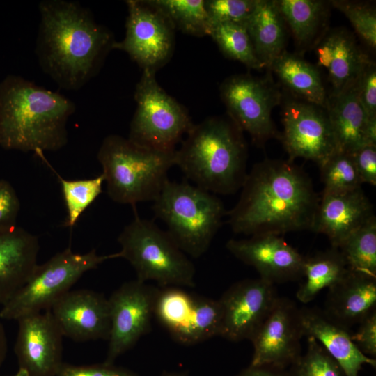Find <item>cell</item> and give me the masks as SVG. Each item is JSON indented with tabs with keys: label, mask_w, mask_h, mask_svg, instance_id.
Returning <instances> with one entry per match:
<instances>
[{
	"label": "cell",
	"mask_w": 376,
	"mask_h": 376,
	"mask_svg": "<svg viewBox=\"0 0 376 376\" xmlns=\"http://www.w3.org/2000/svg\"><path fill=\"white\" fill-rule=\"evenodd\" d=\"M228 212L236 234L281 235L311 230L320 196L306 173L290 159H265L247 173Z\"/></svg>",
	"instance_id": "cell-1"
},
{
	"label": "cell",
	"mask_w": 376,
	"mask_h": 376,
	"mask_svg": "<svg viewBox=\"0 0 376 376\" xmlns=\"http://www.w3.org/2000/svg\"><path fill=\"white\" fill-rule=\"evenodd\" d=\"M38 10L36 54L41 69L61 88L79 90L113 49V34L77 1L43 0Z\"/></svg>",
	"instance_id": "cell-2"
},
{
	"label": "cell",
	"mask_w": 376,
	"mask_h": 376,
	"mask_svg": "<svg viewBox=\"0 0 376 376\" xmlns=\"http://www.w3.org/2000/svg\"><path fill=\"white\" fill-rule=\"evenodd\" d=\"M75 110L65 95L7 75L0 81V146L38 154L58 150L68 143L67 123Z\"/></svg>",
	"instance_id": "cell-3"
},
{
	"label": "cell",
	"mask_w": 376,
	"mask_h": 376,
	"mask_svg": "<svg viewBox=\"0 0 376 376\" xmlns=\"http://www.w3.org/2000/svg\"><path fill=\"white\" fill-rule=\"evenodd\" d=\"M247 146L230 120L210 117L193 125L175 151V166L194 185L214 194L241 189L246 176Z\"/></svg>",
	"instance_id": "cell-4"
},
{
	"label": "cell",
	"mask_w": 376,
	"mask_h": 376,
	"mask_svg": "<svg viewBox=\"0 0 376 376\" xmlns=\"http://www.w3.org/2000/svg\"><path fill=\"white\" fill-rule=\"evenodd\" d=\"M175 150L161 151L116 134L106 136L97 152L107 194L116 203L153 201L175 166Z\"/></svg>",
	"instance_id": "cell-5"
},
{
	"label": "cell",
	"mask_w": 376,
	"mask_h": 376,
	"mask_svg": "<svg viewBox=\"0 0 376 376\" xmlns=\"http://www.w3.org/2000/svg\"><path fill=\"white\" fill-rule=\"evenodd\" d=\"M152 209L178 247L194 258L208 250L226 214L215 194L187 182L169 180Z\"/></svg>",
	"instance_id": "cell-6"
},
{
	"label": "cell",
	"mask_w": 376,
	"mask_h": 376,
	"mask_svg": "<svg viewBox=\"0 0 376 376\" xmlns=\"http://www.w3.org/2000/svg\"><path fill=\"white\" fill-rule=\"evenodd\" d=\"M120 258L127 260L136 279L155 281L162 287L192 288L196 270L193 263L166 230L153 221L138 216L118 237Z\"/></svg>",
	"instance_id": "cell-7"
},
{
	"label": "cell",
	"mask_w": 376,
	"mask_h": 376,
	"mask_svg": "<svg viewBox=\"0 0 376 376\" xmlns=\"http://www.w3.org/2000/svg\"><path fill=\"white\" fill-rule=\"evenodd\" d=\"M120 258L119 252L100 256L95 249L86 253L68 247L42 265H38L25 285L6 304L0 318L15 320L49 310L86 272L104 261Z\"/></svg>",
	"instance_id": "cell-8"
},
{
	"label": "cell",
	"mask_w": 376,
	"mask_h": 376,
	"mask_svg": "<svg viewBox=\"0 0 376 376\" xmlns=\"http://www.w3.org/2000/svg\"><path fill=\"white\" fill-rule=\"evenodd\" d=\"M134 100L128 139L151 149L175 150L194 125L187 109L159 85L155 72L147 70L136 84Z\"/></svg>",
	"instance_id": "cell-9"
},
{
	"label": "cell",
	"mask_w": 376,
	"mask_h": 376,
	"mask_svg": "<svg viewBox=\"0 0 376 376\" xmlns=\"http://www.w3.org/2000/svg\"><path fill=\"white\" fill-rule=\"evenodd\" d=\"M220 94L230 119L253 143L262 146L279 136L272 111L283 97L270 77L235 75L222 82Z\"/></svg>",
	"instance_id": "cell-10"
},
{
	"label": "cell",
	"mask_w": 376,
	"mask_h": 376,
	"mask_svg": "<svg viewBox=\"0 0 376 376\" xmlns=\"http://www.w3.org/2000/svg\"><path fill=\"white\" fill-rule=\"evenodd\" d=\"M283 132L288 159L301 157L318 166L338 150L327 110L296 97L281 100Z\"/></svg>",
	"instance_id": "cell-11"
},
{
	"label": "cell",
	"mask_w": 376,
	"mask_h": 376,
	"mask_svg": "<svg viewBox=\"0 0 376 376\" xmlns=\"http://www.w3.org/2000/svg\"><path fill=\"white\" fill-rule=\"evenodd\" d=\"M163 288L157 293L154 316L175 340L191 345L219 336L218 300L194 295L180 287Z\"/></svg>",
	"instance_id": "cell-12"
},
{
	"label": "cell",
	"mask_w": 376,
	"mask_h": 376,
	"mask_svg": "<svg viewBox=\"0 0 376 376\" xmlns=\"http://www.w3.org/2000/svg\"><path fill=\"white\" fill-rule=\"evenodd\" d=\"M125 35L113 49L126 52L143 70L164 65L174 49V30L168 19L148 1L127 0Z\"/></svg>",
	"instance_id": "cell-13"
},
{
	"label": "cell",
	"mask_w": 376,
	"mask_h": 376,
	"mask_svg": "<svg viewBox=\"0 0 376 376\" xmlns=\"http://www.w3.org/2000/svg\"><path fill=\"white\" fill-rule=\"evenodd\" d=\"M158 290L137 279L124 283L108 299L110 332L106 359L115 360L148 332L154 316Z\"/></svg>",
	"instance_id": "cell-14"
},
{
	"label": "cell",
	"mask_w": 376,
	"mask_h": 376,
	"mask_svg": "<svg viewBox=\"0 0 376 376\" xmlns=\"http://www.w3.org/2000/svg\"><path fill=\"white\" fill-rule=\"evenodd\" d=\"M279 297L275 285L260 277L235 283L218 299L219 336L232 342L251 340Z\"/></svg>",
	"instance_id": "cell-15"
},
{
	"label": "cell",
	"mask_w": 376,
	"mask_h": 376,
	"mask_svg": "<svg viewBox=\"0 0 376 376\" xmlns=\"http://www.w3.org/2000/svg\"><path fill=\"white\" fill-rule=\"evenodd\" d=\"M303 336L299 308L291 299L279 297L251 340L253 354L250 366L286 369L301 354Z\"/></svg>",
	"instance_id": "cell-16"
},
{
	"label": "cell",
	"mask_w": 376,
	"mask_h": 376,
	"mask_svg": "<svg viewBox=\"0 0 376 376\" xmlns=\"http://www.w3.org/2000/svg\"><path fill=\"white\" fill-rule=\"evenodd\" d=\"M14 351L30 376H56L63 363V335L49 310L19 320Z\"/></svg>",
	"instance_id": "cell-17"
},
{
	"label": "cell",
	"mask_w": 376,
	"mask_h": 376,
	"mask_svg": "<svg viewBox=\"0 0 376 376\" xmlns=\"http://www.w3.org/2000/svg\"><path fill=\"white\" fill-rule=\"evenodd\" d=\"M226 249L236 258L253 267L260 278L275 285L302 278L304 256L280 235L263 234L231 239Z\"/></svg>",
	"instance_id": "cell-18"
},
{
	"label": "cell",
	"mask_w": 376,
	"mask_h": 376,
	"mask_svg": "<svg viewBox=\"0 0 376 376\" xmlns=\"http://www.w3.org/2000/svg\"><path fill=\"white\" fill-rule=\"evenodd\" d=\"M49 311L63 336L79 342L109 338V305L102 294L86 289L70 290Z\"/></svg>",
	"instance_id": "cell-19"
},
{
	"label": "cell",
	"mask_w": 376,
	"mask_h": 376,
	"mask_svg": "<svg viewBox=\"0 0 376 376\" xmlns=\"http://www.w3.org/2000/svg\"><path fill=\"white\" fill-rule=\"evenodd\" d=\"M318 65L327 72L335 96L355 84L373 61L355 36L344 28L328 29L314 46Z\"/></svg>",
	"instance_id": "cell-20"
},
{
	"label": "cell",
	"mask_w": 376,
	"mask_h": 376,
	"mask_svg": "<svg viewBox=\"0 0 376 376\" xmlns=\"http://www.w3.org/2000/svg\"><path fill=\"white\" fill-rule=\"evenodd\" d=\"M374 216L373 205L361 187L343 193H322L311 231L325 235L331 246L338 248Z\"/></svg>",
	"instance_id": "cell-21"
},
{
	"label": "cell",
	"mask_w": 376,
	"mask_h": 376,
	"mask_svg": "<svg viewBox=\"0 0 376 376\" xmlns=\"http://www.w3.org/2000/svg\"><path fill=\"white\" fill-rule=\"evenodd\" d=\"M304 336L315 338L334 358L345 376H359L364 365L376 367V360L362 353L348 329L317 308H299Z\"/></svg>",
	"instance_id": "cell-22"
},
{
	"label": "cell",
	"mask_w": 376,
	"mask_h": 376,
	"mask_svg": "<svg viewBox=\"0 0 376 376\" xmlns=\"http://www.w3.org/2000/svg\"><path fill=\"white\" fill-rule=\"evenodd\" d=\"M38 237L17 226L0 230V304L9 301L27 282L37 264Z\"/></svg>",
	"instance_id": "cell-23"
},
{
	"label": "cell",
	"mask_w": 376,
	"mask_h": 376,
	"mask_svg": "<svg viewBox=\"0 0 376 376\" xmlns=\"http://www.w3.org/2000/svg\"><path fill=\"white\" fill-rule=\"evenodd\" d=\"M376 277L348 270L329 289L324 312L349 329L376 311Z\"/></svg>",
	"instance_id": "cell-24"
},
{
	"label": "cell",
	"mask_w": 376,
	"mask_h": 376,
	"mask_svg": "<svg viewBox=\"0 0 376 376\" xmlns=\"http://www.w3.org/2000/svg\"><path fill=\"white\" fill-rule=\"evenodd\" d=\"M254 52L265 68L284 51L287 27L276 0H258L245 22Z\"/></svg>",
	"instance_id": "cell-25"
},
{
	"label": "cell",
	"mask_w": 376,
	"mask_h": 376,
	"mask_svg": "<svg viewBox=\"0 0 376 376\" xmlns=\"http://www.w3.org/2000/svg\"><path fill=\"white\" fill-rule=\"evenodd\" d=\"M327 110L338 150L351 154L366 145L368 116L358 100L355 84L340 94L329 97Z\"/></svg>",
	"instance_id": "cell-26"
},
{
	"label": "cell",
	"mask_w": 376,
	"mask_h": 376,
	"mask_svg": "<svg viewBox=\"0 0 376 376\" xmlns=\"http://www.w3.org/2000/svg\"><path fill=\"white\" fill-rule=\"evenodd\" d=\"M277 6L299 48L314 47L328 30L331 2L322 0H276Z\"/></svg>",
	"instance_id": "cell-27"
},
{
	"label": "cell",
	"mask_w": 376,
	"mask_h": 376,
	"mask_svg": "<svg viewBox=\"0 0 376 376\" xmlns=\"http://www.w3.org/2000/svg\"><path fill=\"white\" fill-rule=\"evenodd\" d=\"M269 70L294 97L327 108L329 95L319 70L301 56L284 50Z\"/></svg>",
	"instance_id": "cell-28"
},
{
	"label": "cell",
	"mask_w": 376,
	"mask_h": 376,
	"mask_svg": "<svg viewBox=\"0 0 376 376\" xmlns=\"http://www.w3.org/2000/svg\"><path fill=\"white\" fill-rule=\"evenodd\" d=\"M346 263L338 248L332 247L312 256L304 257L302 278L304 281L297 292L303 304L312 301L321 290L337 284L348 272Z\"/></svg>",
	"instance_id": "cell-29"
},
{
	"label": "cell",
	"mask_w": 376,
	"mask_h": 376,
	"mask_svg": "<svg viewBox=\"0 0 376 376\" xmlns=\"http://www.w3.org/2000/svg\"><path fill=\"white\" fill-rule=\"evenodd\" d=\"M175 29L201 37L209 36L210 24L204 0H148Z\"/></svg>",
	"instance_id": "cell-30"
},
{
	"label": "cell",
	"mask_w": 376,
	"mask_h": 376,
	"mask_svg": "<svg viewBox=\"0 0 376 376\" xmlns=\"http://www.w3.org/2000/svg\"><path fill=\"white\" fill-rule=\"evenodd\" d=\"M349 270L376 277V217L351 234L338 248Z\"/></svg>",
	"instance_id": "cell-31"
},
{
	"label": "cell",
	"mask_w": 376,
	"mask_h": 376,
	"mask_svg": "<svg viewBox=\"0 0 376 376\" xmlns=\"http://www.w3.org/2000/svg\"><path fill=\"white\" fill-rule=\"evenodd\" d=\"M209 36L228 58L237 61L247 68H265L257 58L244 24L221 23L210 26Z\"/></svg>",
	"instance_id": "cell-32"
},
{
	"label": "cell",
	"mask_w": 376,
	"mask_h": 376,
	"mask_svg": "<svg viewBox=\"0 0 376 376\" xmlns=\"http://www.w3.org/2000/svg\"><path fill=\"white\" fill-rule=\"evenodd\" d=\"M324 194L343 193L361 187L352 155L337 150L319 166Z\"/></svg>",
	"instance_id": "cell-33"
},
{
	"label": "cell",
	"mask_w": 376,
	"mask_h": 376,
	"mask_svg": "<svg viewBox=\"0 0 376 376\" xmlns=\"http://www.w3.org/2000/svg\"><path fill=\"white\" fill-rule=\"evenodd\" d=\"M67 209L65 225L73 227L82 213L102 191L104 177L102 173L85 180H66L58 175Z\"/></svg>",
	"instance_id": "cell-34"
},
{
	"label": "cell",
	"mask_w": 376,
	"mask_h": 376,
	"mask_svg": "<svg viewBox=\"0 0 376 376\" xmlns=\"http://www.w3.org/2000/svg\"><path fill=\"white\" fill-rule=\"evenodd\" d=\"M292 376H345L334 358L313 337L307 336V350L290 366Z\"/></svg>",
	"instance_id": "cell-35"
},
{
	"label": "cell",
	"mask_w": 376,
	"mask_h": 376,
	"mask_svg": "<svg viewBox=\"0 0 376 376\" xmlns=\"http://www.w3.org/2000/svg\"><path fill=\"white\" fill-rule=\"evenodd\" d=\"M331 5L347 18L358 36L371 49L376 47V10L362 1H330Z\"/></svg>",
	"instance_id": "cell-36"
},
{
	"label": "cell",
	"mask_w": 376,
	"mask_h": 376,
	"mask_svg": "<svg viewBox=\"0 0 376 376\" xmlns=\"http://www.w3.org/2000/svg\"><path fill=\"white\" fill-rule=\"evenodd\" d=\"M258 0H207L205 8L210 26L221 23L244 24Z\"/></svg>",
	"instance_id": "cell-37"
},
{
	"label": "cell",
	"mask_w": 376,
	"mask_h": 376,
	"mask_svg": "<svg viewBox=\"0 0 376 376\" xmlns=\"http://www.w3.org/2000/svg\"><path fill=\"white\" fill-rule=\"evenodd\" d=\"M358 100L368 118H376V67L371 62L355 83Z\"/></svg>",
	"instance_id": "cell-38"
},
{
	"label": "cell",
	"mask_w": 376,
	"mask_h": 376,
	"mask_svg": "<svg viewBox=\"0 0 376 376\" xmlns=\"http://www.w3.org/2000/svg\"><path fill=\"white\" fill-rule=\"evenodd\" d=\"M20 209V203L17 193L5 180H0V230L16 226Z\"/></svg>",
	"instance_id": "cell-39"
},
{
	"label": "cell",
	"mask_w": 376,
	"mask_h": 376,
	"mask_svg": "<svg viewBox=\"0 0 376 376\" xmlns=\"http://www.w3.org/2000/svg\"><path fill=\"white\" fill-rule=\"evenodd\" d=\"M56 376H139L135 372L114 364L75 366L63 363Z\"/></svg>",
	"instance_id": "cell-40"
},
{
	"label": "cell",
	"mask_w": 376,
	"mask_h": 376,
	"mask_svg": "<svg viewBox=\"0 0 376 376\" xmlns=\"http://www.w3.org/2000/svg\"><path fill=\"white\" fill-rule=\"evenodd\" d=\"M354 343L366 356L376 357V311L371 313L359 324L356 332L351 334Z\"/></svg>",
	"instance_id": "cell-41"
},
{
	"label": "cell",
	"mask_w": 376,
	"mask_h": 376,
	"mask_svg": "<svg viewBox=\"0 0 376 376\" xmlns=\"http://www.w3.org/2000/svg\"><path fill=\"white\" fill-rule=\"evenodd\" d=\"M362 183L376 185V146L364 145L351 153Z\"/></svg>",
	"instance_id": "cell-42"
},
{
	"label": "cell",
	"mask_w": 376,
	"mask_h": 376,
	"mask_svg": "<svg viewBox=\"0 0 376 376\" xmlns=\"http://www.w3.org/2000/svg\"><path fill=\"white\" fill-rule=\"evenodd\" d=\"M236 376H292L289 370L272 366H252L242 370Z\"/></svg>",
	"instance_id": "cell-43"
},
{
	"label": "cell",
	"mask_w": 376,
	"mask_h": 376,
	"mask_svg": "<svg viewBox=\"0 0 376 376\" xmlns=\"http://www.w3.org/2000/svg\"><path fill=\"white\" fill-rule=\"evenodd\" d=\"M8 351V341L3 324L0 322V367L3 363Z\"/></svg>",
	"instance_id": "cell-44"
},
{
	"label": "cell",
	"mask_w": 376,
	"mask_h": 376,
	"mask_svg": "<svg viewBox=\"0 0 376 376\" xmlns=\"http://www.w3.org/2000/svg\"><path fill=\"white\" fill-rule=\"evenodd\" d=\"M11 376H30L29 373L22 368H19L18 371L13 375Z\"/></svg>",
	"instance_id": "cell-45"
},
{
	"label": "cell",
	"mask_w": 376,
	"mask_h": 376,
	"mask_svg": "<svg viewBox=\"0 0 376 376\" xmlns=\"http://www.w3.org/2000/svg\"><path fill=\"white\" fill-rule=\"evenodd\" d=\"M162 376H185V375L181 373H164Z\"/></svg>",
	"instance_id": "cell-46"
}]
</instances>
